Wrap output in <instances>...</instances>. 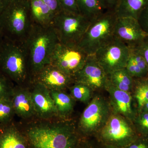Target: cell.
<instances>
[{
  "label": "cell",
  "instance_id": "1",
  "mask_svg": "<svg viewBox=\"0 0 148 148\" xmlns=\"http://www.w3.org/2000/svg\"><path fill=\"white\" fill-rule=\"evenodd\" d=\"M59 41L51 25L33 24L24 44L32 82L34 78L47 65L50 64L51 56Z\"/></svg>",
  "mask_w": 148,
  "mask_h": 148
},
{
  "label": "cell",
  "instance_id": "2",
  "mask_svg": "<svg viewBox=\"0 0 148 148\" xmlns=\"http://www.w3.org/2000/svg\"><path fill=\"white\" fill-rule=\"evenodd\" d=\"M0 72L16 85L32 84L28 58L23 43L3 38L0 43Z\"/></svg>",
  "mask_w": 148,
  "mask_h": 148
},
{
  "label": "cell",
  "instance_id": "3",
  "mask_svg": "<svg viewBox=\"0 0 148 148\" xmlns=\"http://www.w3.org/2000/svg\"><path fill=\"white\" fill-rule=\"evenodd\" d=\"M33 25L30 0H11L0 16L3 38L23 43Z\"/></svg>",
  "mask_w": 148,
  "mask_h": 148
},
{
  "label": "cell",
  "instance_id": "4",
  "mask_svg": "<svg viewBox=\"0 0 148 148\" xmlns=\"http://www.w3.org/2000/svg\"><path fill=\"white\" fill-rule=\"evenodd\" d=\"M117 19L113 10L104 12L91 21L78 45L88 55L95 54L114 38Z\"/></svg>",
  "mask_w": 148,
  "mask_h": 148
},
{
  "label": "cell",
  "instance_id": "5",
  "mask_svg": "<svg viewBox=\"0 0 148 148\" xmlns=\"http://www.w3.org/2000/svg\"><path fill=\"white\" fill-rule=\"evenodd\" d=\"M28 138L35 148H73L71 128L66 125H38L31 127Z\"/></svg>",
  "mask_w": 148,
  "mask_h": 148
},
{
  "label": "cell",
  "instance_id": "6",
  "mask_svg": "<svg viewBox=\"0 0 148 148\" xmlns=\"http://www.w3.org/2000/svg\"><path fill=\"white\" fill-rule=\"evenodd\" d=\"M91 22L80 14L63 10L54 16L51 26L59 43L78 45Z\"/></svg>",
  "mask_w": 148,
  "mask_h": 148
},
{
  "label": "cell",
  "instance_id": "7",
  "mask_svg": "<svg viewBox=\"0 0 148 148\" xmlns=\"http://www.w3.org/2000/svg\"><path fill=\"white\" fill-rule=\"evenodd\" d=\"M89 55L79 45L59 43L53 51L51 64L73 78L87 61Z\"/></svg>",
  "mask_w": 148,
  "mask_h": 148
},
{
  "label": "cell",
  "instance_id": "8",
  "mask_svg": "<svg viewBox=\"0 0 148 148\" xmlns=\"http://www.w3.org/2000/svg\"><path fill=\"white\" fill-rule=\"evenodd\" d=\"M130 53V49L121 41L114 37L93 55L108 75L115 71L125 68Z\"/></svg>",
  "mask_w": 148,
  "mask_h": 148
},
{
  "label": "cell",
  "instance_id": "9",
  "mask_svg": "<svg viewBox=\"0 0 148 148\" xmlns=\"http://www.w3.org/2000/svg\"><path fill=\"white\" fill-rule=\"evenodd\" d=\"M73 79L74 82L83 84L93 90L106 88L109 82L108 76L94 55H89L84 66L75 75Z\"/></svg>",
  "mask_w": 148,
  "mask_h": 148
},
{
  "label": "cell",
  "instance_id": "10",
  "mask_svg": "<svg viewBox=\"0 0 148 148\" xmlns=\"http://www.w3.org/2000/svg\"><path fill=\"white\" fill-rule=\"evenodd\" d=\"M146 36L138 19L131 17L117 18L114 36L130 49L139 46Z\"/></svg>",
  "mask_w": 148,
  "mask_h": 148
},
{
  "label": "cell",
  "instance_id": "11",
  "mask_svg": "<svg viewBox=\"0 0 148 148\" xmlns=\"http://www.w3.org/2000/svg\"><path fill=\"white\" fill-rule=\"evenodd\" d=\"M102 136L106 140L114 143L133 142L138 138L133 128L122 117L117 115L109 119L102 130Z\"/></svg>",
  "mask_w": 148,
  "mask_h": 148
},
{
  "label": "cell",
  "instance_id": "12",
  "mask_svg": "<svg viewBox=\"0 0 148 148\" xmlns=\"http://www.w3.org/2000/svg\"><path fill=\"white\" fill-rule=\"evenodd\" d=\"M33 82L39 83L49 90H64L73 83L74 80L72 77L50 64L37 74Z\"/></svg>",
  "mask_w": 148,
  "mask_h": 148
},
{
  "label": "cell",
  "instance_id": "13",
  "mask_svg": "<svg viewBox=\"0 0 148 148\" xmlns=\"http://www.w3.org/2000/svg\"><path fill=\"white\" fill-rule=\"evenodd\" d=\"M32 84L31 95L36 114L45 119L58 115L50 90L39 83L33 82Z\"/></svg>",
  "mask_w": 148,
  "mask_h": 148
},
{
  "label": "cell",
  "instance_id": "14",
  "mask_svg": "<svg viewBox=\"0 0 148 148\" xmlns=\"http://www.w3.org/2000/svg\"><path fill=\"white\" fill-rule=\"evenodd\" d=\"M108 112V107L104 100L95 97L84 111L80 119V126L84 131L95 130L104 122Z\"/></svg>",
  "mask_w": 148,
  "mask_h": 148
},
{
  "label": "cell",
  "instance_id": "15",
  "mask_svg": "<svg viewBox=\"0 0 148 148\" xmlns=\"http://www.w3.org/2000/svg\"><path fill=\"white\" fill-rule=\"evenodd\" d=\"M11 98L14 113L23 119H28L36 114L31 92L25 86L16 85L14 87Z\"/></svg>",
  "mask_w": 148,
  "mask_h": 148
},
{
  "label": "cell",
  "instance_id": "16",
  "mask_svg": "<svg viewBox=\"0 0 148 148\" xmlns=\"http://www.w3.org/2000/svg\"><path fill=\"white\" fill-rule=\"evenodd\" d=\"M106 88L110 92L112 104L116 112L126 117L130 120L134 121L136 114L132 109V98L130 92L115 87L109 80Z\"/></svg>",
  "mask_w": 148,
  "mask_h": 148
},
{
  "label": "cell",
  "instance_id": "17",
  "mask_svg": "<svg viewBox=\"0 0 148 148\" xmlns=\"http://www.w3.org/2000/svg\"><path fill=\"white\" fill-rule=\"evenodd\" d=\"M148 5V0H117L114 11L117 18L133 17L138 19Z\"/></svg>",
  "mask_w": 148,
  "mask_h": 148
},
{
  "label": "cell",
  "instance_id": "18",
  "mask_svg": "<svg viewBox=\"0 0 148 148\" xmlns=\"http://www.w3.org/2000/svg\"><path fill=\"white\" fill-rule=\"evenodd\" d=\"M30 4L33 24L44 26L51 25L54 16L43 0H30Z\"/></svg>",
  "mask_w": 148,
  "mask_h": 148
},
{
  "label": "cell",
  "instance_id": "19",
  "mask_svg": "<svg viewBox=\"0 0 148 148\" xmlns=\"http://www.w3.org/2000/svg\"><path fill=\"white\" fill-rule=\"evenodd\" d=\"M0 148H27V146L19 131L10 127L0 131Z\"/></svg>",
  "mask_w": 148,
  "mask_h": 148
},
{
  "label": "cell",
  "instance_id": "20",
  "mask_svg": "<svg viewBox=\"0 0 148 148\" xmlns=\"http://www.w3.org/2000/svg\"><path fill=\"white\" fill-rule=\"evenodd\" d=\"M50 92L58 115L65 116L71 112L74 106L72 97L64 90H50Z\"/></svg>",
  "mask_w": 148,
  "mask_h": 148
},
{
  "label": "cell",
  "instance_id": "21",
  "mask_svg": "<svg viewBox=\"0 0 148 148\" xmlns=\"http://www.w3.org/2000/svg\"><path fill=\"white\" fill-rule=\"evenodd\" d=\"M108 76L111 83L120 90L130 92L133 89L134 79L125 68L115 71Z\"/></svg>",
  "mask_w": 148,
  "mask_h": 148
},
{
  "label": "cell",
  "instance_id": "22",
  "mask_svg": "<svg viewBox=\"0 0 148 148\" xmlns=\"http://www.w3.org/2000/svg\"><path fill=\"white\" fill-rule=\"evenodd\" d=\"M81 14L90 21L105 12L98 0H76Z\"/></svg>",
  "mask_w": 148,
  "mask_h": 148
},
{
  "label": "cell",
  "instance_id": "23",
  "mask_svg": "<svg viewBox=\"0 0 148 148\" xmlns=\"http://www.w3.org/2000/svg\"><path fill=\"white\" fill-rule=\"evenodd\" d=\"M134 97L140 110L145 104L148 102V77L134 79Z\"/></svg>",
  "mask_w": 148,
  "mask_h": 148
},
{
  "label": "cell",
  "instance_id": "24",
  "mask_svg": "<svg viewBox=\"0 0 148 148\" xmlns=\"http://www.w3.org/2000/svg\"><path fill=\"white\" fill-rule=\"evenodd\" d=\"M71 87L72 96L77 101L86 102L89 100L91 96L92 89L83 84L74 82Z\"/></svg>",
  "mask_w": 148,
  "mask_h": 148
},
{
  "label": "cell",
  "instance_id": "25",
  "mask_svg": "<svg viewBox=\"0 0 148 148\" xmlns=\"http://www.w3.org/2000/svg\"><path fill=\"white\" fill-rule=\"evenodd\" d=\"M14 114L11 95L0 99V123L8 121Z\"/></svg>",
  "mask_w": 148,
  "mask_h": 148
},
{
  "label": "cell",
  "instance_id": "26",
  "mask_svg": "<svg viewBox=\"0 0 148 148\" xmlns=\"http://www.w3.org/2000/svg\"><path fill=\"white\" fill-rule=\"evenodd\" d=\"M137 131L142 135H148V112L139 111L134 121Z\"/></svg>",
  "mask_w": 148,
  "mask_h": 148
},
{
  "label": "cell",
  "instance_id": "27",
  "mask_svg": "<svg viewBox=\"0 0 148 148\" xmlns=\"http://www.w3.org/2000/svg\"><path fill=\"white\" fill-rule=\"evenodd\" d=\"M125 69L134 79L142 78L147 77L138 66L130 53Z\"/></svg>",
  "mask_w": 148,
  "mask_h": 148
},
{
  "label": "cell",
  "instance_id": "28",
  "mask_svg": "<svg viewBox=\"0 0 148 148\" xmlns=\"http://www.w3.org/2000/svg\"><path fill=\"white\" fill-rule=\"evenodd\" d=\"M13 82L0 72V99L10 96L13 90Z\"/></svg>",
  "mask_w": 148,
  "mask_h": 148
},
{
  "label": "cell",
  "instance_id": "29",
  "mask_svg": "<svg viewBox=\"0 0 148 148\" xmlns=\"http://www.w3.org/2000/svg\"><path fill=\"white\" fill-rule=\"evenodd\" d=\"M63 10L80 14L76 0H59Z\"/></svg>",
  "mask_w": 148,
  "mask_h": 148
},
{
  "label": "cell",
  "instance_id": "30",
  "mask_svg": "<svg viewBox=\"0 0 148 148\" xmlns=\"http://www.w3.org/2000/svg\"><path fill=\"white\" fill-rule=\"evenodd\" d=\"M50 10L53 16L63 10L59 0H43Z\"/></svg>",
  "mask_w": 148,
  "mask_h": 148
},
{
  "label": "cell",
  "instance_id": "31",
  "mask_svg": "<svg viewBox=\"0 0 148 148\" xmlns=\"http://www.w3.org/2000/svg\"><path fill=\"white\" fill-rule=\"evenodd\" d=\"M143 138H137L127 148H148V135Z\"/></svg>",
  "mask_w": 148,
  "mask_h": 148
},
{
  "label": "cell",
  "instance_id": "32",
  "mask_svg": "<svg viewBox=\"0 0 148 148\" xmlns=\"http://www.w3.org/2000/svg\"><path fill=\"white\" fill-rule=\"evenodd\" d=\"M138 21L143 31L148 34V5L140 14Z\"/></svg>",
  "mask_w": 148,
  "mask_h": 148
},
{
  "label": "cell",
  "instance_id": "33",
  "mask_svg": "<svg viewBox=\"0 0 148 148\" xmlns=\"http://www.w3.org/2000/svg\"><path fill=\"white\" fill-rule=\"evenodd\" d=\"M136 48L143 55L148 66V36L147 35L142 43Z\"/></svg>",
  "mask_w": 148,
  "mask_h": 148
},
{
  "label": "cell",
  "instance_id": "34",
  "mask_svg": "<svg viewBox=\"0 0 148 148\" xmlns=\"http://www.w3.org/2000/svg\"><path fill=\"white\" fill-rule=\"evenodd\" d=\"M103 10L106 11L114 10L117 0H98Z\"/></svg>",
  "mask_w": 148,
  "mask_h": 148
},
{
  "label": "cell",
  "instance_id": "35",
  "mask_svg": "<svg viewBox=\"0 0 148 148\" xmlns=\"http://www.w3.org/2000/svg\"><path fill=\"white\" fill-rule=\"evenodd\" d=\"M11 0H0V16L6 8Z\"/></svg>",
  "mask_w": 148,
  "mask_h": 148
},
{
  "label": "cell",
  "instance_id": "36",
  "mask_svg": "<svg viewBox=\"0 0 148 148\" xmlns=\"http://www.w3.org/2000/svg\"><path fill=\"white\" fill-rule=\"evenodd\" d=\"M139 111H145L148 112V102L143 106L142 108L139 110Z\"/></svg>",
  "mask_w": 148,
  "mask_h": 148
},
{
  "label": "cell",
  "instance_id": "37",
  "mask_svg": "<svg viewBox=\"0 0 148 148\" xmlns=\"http://www.w3.org/2000/svg\"><path fill=\"white\" fill-rule=\"evenodd\" d=\"M3 36H2L1 34V32H0V43H1V40L2 39Z\"/></svg>",
  "mask_w": 148,
  "mask_h": 148
},
{
  "label": "cell",
  "instance_id": "38",
  "mask_svg": "<svg viewBox=\"0 0 148 148\" xmlns=\"http://www.w3.org/2000/svg\"><path fill=\"white\" fill-rule=\"evenodd\" d=\"M147 34V36H148V34Z\"/></svg>",
  "mask_w": 148,
  "mask_h": 148
},
{
  "label": "cell",
  "instance_id": "39",
  "mask_svg": "<svg viewBox=\"0 0 148 148\" xmlns=\"http://www.w3.org/2000/svg\"></svg>",
  "mask_w": 148,
  "mask_h": 148
},
{
  "label": "cell",
  "instance_id": "40",
  "mask_svg": "<svg viewBox=\"0 0 148 148\" xmlns=\"http://www.w3.org/2000/svg\"></svg>",
  "mask_w": 148,
  "mask_h": 148
}]
</instances>
